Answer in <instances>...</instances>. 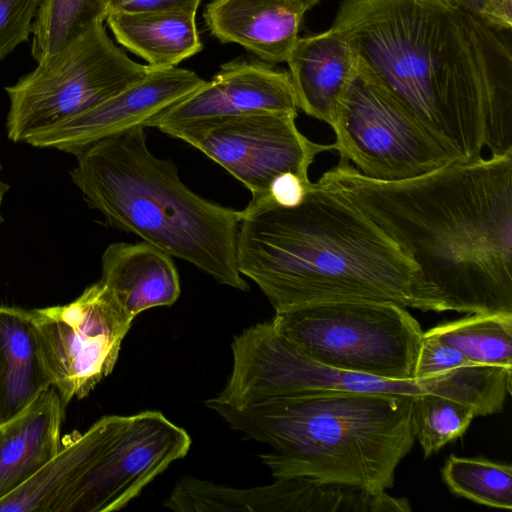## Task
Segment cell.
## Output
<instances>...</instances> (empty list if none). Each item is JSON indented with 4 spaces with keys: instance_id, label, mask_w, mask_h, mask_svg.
Returning a JSON list of instances; mask_svg holds the SVG:
<instances>
[{
    "instance_id": "cell-23",
    "label": "cell",
    "mask_w": 512,
    "mask_h": 512,
    "mask_svg": "<svg viewBox=\"0 0 512 512\" xmlns=\"http://www.w3.org/2000/svg\"><path fill=\"white\" fill-rule=\"evenodd\" d=\"M424 336L457 349L474 364L512 368V315L469 314Z\"/></svg>"
},
{
    "instance_id": "cell-31",
    "label": "cell",
    "mask_w": 512,
    "mask_h": 512,
    "mask_svg": "<svg viewBox=\"0 0 512 512\" xmlns=\"http://www.w3.org/2000/svg\"><path fill=\"white\" fill-rule=\"evenodd\" d=\"M201 1L202 0H107V9L108 13L145 12L178 8L198 10Z\"/></svg>"
},
{
    "instance_id": "cell-17",
    "label": "cell",
    "mask_w": 512,
    "mask_h": 512,
    "mask_svg": "<svg viewBox=\"0 0 512 512\" xmlns=\"http://www.w3.org/2000/svg\"><path fill=\"white\" fill-rule=\"evenodd\" d=\"M100 282L134 318L180 296V279L172 257L147 242L110 244L101 259Z\"/></svg>"
},
{
    "instance_id": "cell-21",
    "label": "cell",
    "mask_w": 512,
    "mask_h": 512,
    "mask_svg": "<svg viewBox=\"0 0 512 512\" xmlns=\"http://www.w3.org/2000/svg\"><path fill=\"white\" fill-rule=\"evenodd\" d=\"M104 431V418L87 431L69 434L55 454L28 481L0 500V512H58L91 466Z\"/></svg>"
},
{
    "instance_id": "cell-22",
    "label": "cell",
    "mask_w": 512,
    "mask_h": 512,
    "mask_svg": "<svg viewBox=\"0 0 512 512\" xmlns=\"http://www.w3.org/2000/svg\"><path fill=\"white\" fill-rule=\"evenodd\" d=\"M296 480L276 478L265 486L234 488L191 476L174 486L164 507L178 512H296Z\"/></svg>"
},
{
    "instance_id": "cell-1",
    "label": "cell",
    "mask_w": 512,
    "mask_h": 512,
    "mask_svg": "<svg viewBox=\"0 0 512 512\" xmlns=\"http://www.w3.org/2000/svg\"><path fill=\"white\" fill-rule=\"evenodd\" d=\"M331 27L462 161L512 152L511 31L448 0H342Z\"/></svg>"
},
{
    "instance_id": "cell-14",
    "label": "cell",
    "mask_w": 512,
    "mask_h": 512,
    "mask_svg": "<svg viewBox=\"0 0 512 512\" xmlns=\"http://www.w3.org/2000/svg\"><path fill=\"white\" fill-rule=\"evenodd\" d=\"M298 110L289 72L266 62L238 59L223 64L211 80L157 114L148 127L165 133L172 128L245 113Z\"/></svg>"
},
{
    "instance_id": "cell-20",
    "label": "cell",
    "mask_w": 512,
    "mask_h": 512,
    "mask_svg": "<svg viewBox=\"0 0 512 512\" xmlns=\"http://www.w3.org/2000/svg\"><path fill=\"white\" fill-rule=\"evenodd\" d=\"M197 10L165 9L109 12L106 23L116 41L150 67L177 66L203 49L196 24Z\"/></svg>"
},
{
    "instance_id": "cell-19",
    "label": "cell",
    "mask_w": 512,
    "mask_h": 512,
    "mask_svg": "<svg viewBox=\"0 0 512 512\" xmlns=\"http://www.w3.org/2000/svg\"><path fill=\"white\" fill-rule=\"evenodd\" d=\"M52 386L31 311L0 305V424Z\"/></svg>"
},
{
    "instance_id": "cell-10",
    "label": "cell",
    "mask_w": 512,
    "mask_h": 512,
    "mask_svg": "<svg viewBox=\"0 0 512 512\" xmlns=\"http://www.w3.org/2000/svg\"><path fill=\"white\" fill-rule=\"evenodd\" d=\"M191 438L160 411L104 416V431L91 466L58 512H111L125 507L174 461Z\"/></svg>"
},
{
    "instance_id": "cell-30",
    "label": "cell",
    "mask_w": 512,
    "mask_h": 512,
    "mask_svg": "<svg viewBox=\"0 0 512 512\" xmlns=\"http://www.w3.org/2000/svg\"><path fill=\"white\" fill-rule=\"evenodd\" d=\"M312 182L305 180L294 172L278 174L270 183L269 200L283 208H294L300 205Z\"/></svg>"
},
{
    "instance_id": "cell-12",
    "label": "cell",
    "mask_w": 512,
    "mask_h": 512,
    "mask_svg": "<svg viewBox=\"0 0 512 512\" xmlns=\"http://www.w3.org/2000/svg\"><path fill=\"white\" fill-rule=\"evenodd\" d=\"M31 314L53 387L65 406L88 396L113 371L134 320L100 281L68 304Z\"/></svg>"
},
{
    "instance_id": "cell-18",
    "label": "cell",
    "mask_w": 512,
    "mask_h": 512,
    "mask_svg": "<svg viewBox=\"0 0 512 512\" xmlns=\"http://www.w3.org/2000/svg\"><path fill=\"white\" fill-rule=\"evenodd\" d=\"M65 405L52 386L16 417L0 424V500L57 453Z\"/></svg>"
},
{
    "instance_id": "cell-16",
    "label": "cell",
    "mask_w": 512,
    "mask_h": 512,
    "mask_svg": "<svg viewBox=\"0 0 512 512\" xmlns=\"http://www.w3.org/2000/svg\"><path fill=\"white\" fill-rule=\"evenodd\" d=\"M286 63L299 109L331 125L338 100L359 63L350 43L332 27L298 37Z\"/></svg>"
},
{
    "instance_id": "cell-4",
    "label": "cell",
    "mask_w": 512,
    "mask_h": 512,
    "mask_svg": "<svg viewBox=\"0 0 512 512\" xmlns=\"http://www.w3.org/2000/svg\"><path fill=\"white\" fill-rule=\"evenodd\" d=\"M411 395L312 392L236 409L205 405L246 438L275 478L305 479L385 492L414 442Z\"/></svg>"
},
{
    "instance_id": "cell-24",
    "label": "cell",
    "mask_w": 512,
    "mask_h": 512,
    "mask_svg": "<svg viewBox=\"0 0 512 512\" xmlns=\"http://www.w3.org/2000/svg\"><path fill=\"white\" fill-rule=\"evenodd\" d=\"M107 13V0H42L32 24L33 58L49 59L103 23Z\"/></svg>"
},
{
    "instance_id": "cell-32",
    "label": "cell",
    "mask_w": 512,
    "mask_h": 512,
    "mask_svg": "<svg viewBox=\"0 0 512 512\" xmlns=\"http://www.w3.org/2000/svg\"><path fill=\"white\" fill-rule=\"evenodd\" d=\"M305 11L313 8L320 0H295Z\"/></svg>"
},
{
    "instance_id": "cell-15",
    "label": "cell",
    "mask_w": 512,
    "mask_h": 512,
    "mask_svg": "<svg viewBox=\"0 0 512 512\" xmlns=\"http://www.w3.org/2000/svg\"><path fill=\"white\" fill-rule=\"evenodd\" d=\"M305 12L295 0H213L203 18L220 42L238 44L277 64L287 61Z\"/></svg>"
},
{
    "instance_id": "cell-2",
    "label": "cell",
    "mask_w": 512,
    "mask_h": 512,
    "mask_svg": "<svg viewBox=\"0 0 512 512\" xmlns=\"http://www.w3.org/2000/svg\"><path fill=\"white\" fill-rule=\"evenodd\" d=\"M316 182L398 244L442 312L512 315V152L398 181L366 177L339 161Z\"/></svg>"
},
{
    "instance_id": "cell-9",
    "label": "cell",
    "mask_w": 512,
    "mask_h": 512,
    "mask_svg": "<svg viewBox=\"0 0 512 512\" xmlns=\"http://www.w3.org/2000/svg\"><path fill=\"white\" fill-rule=\"evenodd\" d=\"M330 126L340 161L352 162L361 174L372 179L405 180L462 161L360 60L338 100Z\"/></svg>"
},
{
    "instance_id": "cell-25",
    "label": "cell",
    "mask_w": 512,
    "mask_h": 512,
    "mask_svg": "<svg viewBox=\"0 0 512 512\" xmlns=\"http://www.w3.org/2000/svg\"><path fill=\"white\" fill-rule=\"evenodd\" d=\"M452 493L477 504L512 509V467L482 458L450 455L441 470Z\"/></svg>"
},
{
    "instance_id": "cell-3",
    "label": "cell",
    "mask_w": 512,
    "mask_h": 512,
    "mask_svg": "<svg viewBox=\"0 0 512 512\" xmlns=\"http://www.w3.org/2000/svg\"><path fill=\"white\" fill-rule=\"evenodd\" d=\"M237 268L275 313L328 301L391 302L442 312L419 267L370 217L312 182L294 208L242 210Z\"/></svg>"
},
{
    "instance_id": "cell-6",
    "label": "cell",
    "mask_w": 512,
    "mask_h": 512,
    "mask_svg": "<svg viewBox=\"0 0 512 512\" xmlns=\"http://www.w3.org/2000/svg\"><path fill=\"white\" fill-rule=\"evenodd\" d=\"M230 377L215 400L240 409L270 399L312 392H356L418 396L437 394L471 406L477 416L497 403L495 368L472 364L422 379L393 380L322 365L279 335L271 321L233 338Z\"/></svg>"
},
{
    "instance_id": "cell-13",
    "label": "cell",
    "mask_w": 512,
    "mask_h": 512,
    "mask_svg": "<svg viewBox=\"0 0 512 512\" xmlns=\"http://www.w3.org/2000/svg\"><path fill=\"white\" fill-rule=\"evenodd\" d=\"M206 80L177 66L153 68L141 80L94 108L31 135L25 143L74 154L99 140L134 127H148L153 117L200 88Z\"/></svg>"
},
{
    "instance_id": "cell-28",
    "label": "cell",
    "mask_w": 512,
    "mask_h": 512,
    "mask_svg": "<svg viewBox=\"0 0 512 512\" xmlns=\"http://www.w3.org/2000/svg\"><path fill=\"white\" fill-rule=\"evenodd\" d=\"M460 351L436 339L424 336L417 356L414 378L422 379L472 365Z\"/></svg>"
},
{
    "instance_id": "cell-33",
    "label": "cell",
    "mask_w": 512,
    "mask_h": 512,
    "mask_svg": "<svg viewBox=\"0 0 512 512\" xmlns=\"http://www.w3.org/2000/svg\"><path fill=\"white\" fill-rule=\"evenodd\" d=\"M0 170H1V166H0ZM8 185L6 183H4L3 181H1L0 179V208H1V203H2V199H3V196L5 194V192L8 190ZM2 221V217H1V213H0V223Z\"/></svg>"
},
{
    "instance_id": "cell-7",
    "label": "cell",
    "mask_w": 512,
    "mask_h": 512,
    "mask_svg": "<svg viewBox=\"0 0 512 512\" xmlns=\"http://www.w3.org/2000/svg\"><path fill=\"white\" fill-rule=\"evenodd\" d=\"M275 331L328 367L385 379H414L424 332L407 308L391 302L312 303L275 313Z\"/></svg>"
},
{
    "instance_id": "cell-8",
    "label": "cell",
    "mask_w": 512,
    "mask_h": 512,
    "mask_svg": "<svg viewBox=\"0 0 512 512\" xmlns=\"http://www.w3.org/2000/svg\"><path fill=\"white\" fill-rule=\"evenodd\" d=\"M150 70L149 65L130 59L108 36L103 23H98L5 88L10 100L8 137L25 142L37 132L94 108Z\"/></svg>"
},
{
    "instance_id": "cell-5",
    "label": "cell",
    "mask_w": 512,
    "mask_h": 512,
    "mask_svg": "<svg viewBox=\"0 0 512 512\" xmlns=\"http://www.w3.org/2000/svg\"><path fill=\"white\" fill-rule=\"evenodd\" d=\"M144 129L131 128L74 153L70 175L84 200L110 227L139 236L220 284L248 291L236 261L242 210L190 190L173 161L150 152Z\"/></svg>"
},
{
    "instance_id": "cell-27",
    "label": "cell",
    "mask_w": 512,
    "mask_h": 512,
    "mask_svg": "<svg viewBox=\"0 0 512 512\" xmlns=\"http://www.w3.org/2000/svg\"><path fill=\"white\" fill-rule=\"evenodd\" d=\"M42 0H0V60L26 41Z\"/></svg>"
},
{
    "instance_id": "cell-26",
    "label": "cell",
    "mask_w": 512,
    "mask_h": 512,
    "mask_svg": "<svg viewBox=\"0 0 512 512\" xmlns=\"http://www.w3.org/2000/svg\"><path fill=\"white\" fill-rule=\"evenodd\" d=\"M476 416L471 406L451 398L437 394L415 396L414 434L424 457L429 458L461 437Z\"/></svg>"
},
{
    "instance_id": "cell-29",
    "label": "cell",
    "mask_w": 512,
    "mask_h": 512,
    "mask_svg": "<svg viewBox=\"0 0 512 512\" xmlns=\"http://www.w3.org/2000/svg\"><path fill=\"white\" fill-rule=\"evenodd\" d=\"M450 3L501 31H511L512 0H448Z\"/></svg>"
},
{
    "instance_id": "cell-11",
    "label": "cell",
    "mask_w": 512,
    "mask_h": 512,
    "mask_svg": "<svg viewBox=\"0 0 512 512\" xmlns=\"http://www.w3.org/2000/svg\"><path fill=\"white\" fill-rule=\"evenodd\" d=\"M298 112L258 111L207 120L167 130L164 134L200 150L240 181L251 193L246 208L269 200L271 181L294 172L309 180L315 157L333 144L308 139L296 126Z\"/></svg>"
}]
</instances>
